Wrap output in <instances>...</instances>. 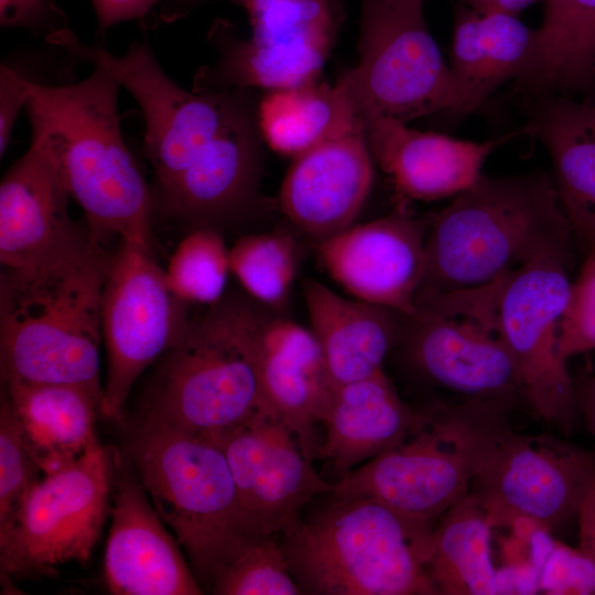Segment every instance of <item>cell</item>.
I'll list each match as a JSON object with an SVG mask.
<instances>
[{"label": "cell", "instance_id": "6da1fadb", "mask_svg": "<svg viewBox=\"0 0 595 595\" xmlns=\"http://www.w3.org/2000/svg\"><path fill=\"white\" fill-rule=\"evenodd\" d=\"M26 84L31 139L55 159L84 212L90 242L107 247L117 238L150 246L152 187L121 131L120 84L99 67L75 84Z\"/></svg>", "mask_w": 595, "mask_h": 595}, {"label": "cell", "instance_id": "7a4b0ae2", "mask_svg": "<svg viewBox=\"0 0 595 595\" xmlns=\"http://www.w3.org/2000/svg\"><path fill=\"white\" fill-rule=\"evenodd\" d=\"M573 239L551 174H482L434 219L416 293L490 283Z\"/></svg>", "mask_w": 595, "mask_h": 595}, {"label": "cell", "instance_id": "3957f363", "mask_svg": "<svg viewBox=\"0 0 595 595\" xmlns=\"http://www.w3.org/2000/svg\"><path fill=\"white\" fill-rule=\"evenodd\" d=\"M271 314L248 294L209 305L153 365L137 418L216 443L255 418L264 410L257 343Z\"/></svg>", "mask_w": 595, "mask_h": 595}, {"label": "cell", "instance_id": "277c9868", "mask_svg": "<svg viewBox=\"0 0 595 595\" xmlns=\"http://www.w3.org/2000/svg\"><path fill=\"white\" fill-rule=\"evenodd\" d=\"M436 521L367 498L336 497L282 533L302 594L435 595L428 563Z\"/></svg>", "mask_w": 595, "mask_h": 595}, {"label": "cell", "instance_id": "5b68a950", "mask_svg": "<svg viewBox=\"0 0 595 595\" xmlns=\"http://www.w3.org/2000/svg\"><path fill=\"white\" fill-rule=\"evenodd\" d=\"M111 257L93 245L54 268L1 270V380L79 385L102 396L101 298Z\"/></svg>", "mask_w": 595, "mask_h": 595}, {"label": "cell", "instance_id": "8992f818", "mask_svg": "<svg viewBox=\"0 0 595 595\" xmlns=\"http://www.w3.org/2000/svg\"><path fill=\"white\" fill-rule=\"evenodd\" d=\"M126 451L203 591L210 588L220 570L266 536L245 508L218 443L137 418Z\"/></svg>", "mask_w": 595, "mask_h": 595}, {"label": "cell", "instance_id": "52a82bcc", "mask_svg": "<svg viewBox=\"0 0 595 595\" xmlns=\"http://www.w3.org/2000/svg\"><path fill=\"white\" fill-rule=\"evenodd\" d=\"M508 405L483 399L432 401L416 408L408 434L335 484L336 497L367 498L436 521L468 494L512 432Z\"/></svg>", "mask_w": 595, "mask_h": 595}, {"label": "cell", "instance_id": "ba28073f", "mask_svg": "<svg viewBox=\"0 0 595 595\" xmlns=\"http://www.w3.org/2000/svg\"><path fill=\"white\" fill-rule=\"evenodd\" d=\"M509 273L479 286L418 292L393 350L419 378L463 399L524 403L500 320Z\"/></svg>", "mask_w": 595, "mask_h": 595}, {"label": "cell", "instance_id": "9c48e42d", "mask_svg": "<svg viewBox=\"0 0 595 595\" xmlns=\"http://www.w3.org/2000/svg\"><path fill=\"white\" fill-rule=\"evenodd\" d=\"M208 0H165L161 20L173 22ZM247 13L251 36L239 40L227 22L210 39L220 51L213 68L198 71L193 88L270 90L317 82L343 18L340 0H229Z\"/></svg>", "mask_w": 595, "mask_h": 595}, {"label": "cell", "instance_id": "30bf717a", "mask_svg": "<svg viewBox=\"0 0 595 595\" xmlns=\"http://www.w3.org/2000/svg\"><path fill=\"white\" fill-rule=\"evenodd\" d=\"M359 61L343 75L359 113L408 122L453 112L457 89L429 31L423 0H364Z\"/></svg>", "mask_w": 595, "mask_h": 595}, {"label": "cell", "instance_id": "8fae6325", "mask_svg": "<svg viewBox=\"0 0 595 595\" xmlns=\"http://www.w3.org/2000/svg\"><path fill=\"white\" fill-rule=\"evenodd\" d=\"M188 303L167 285L151 246L122 240L112 257L101 298V333L108 358L100 414L123 422L139 377L191 327Z\"/></svg>", "mask_w": 595, "mask_h": 595}, {"label": "cell", "instance_id": "7c38bea8", "mask_svg": "<svg viewBox=\"0 0 595 595\" xmlns=\"http://www.w3.org/2000/svg\"><path fill=\"white\" fill-rule=\"evenodd\" d=\"M113 473V456L96 439L76 461L36 480L0 547L2 575L48 576L69 562L84 565L107 516Z\"/></svg>", "mask_w": 595, "mask_h": 595}, {"label": "cell", "instance_id": "4fadbf2b", "mask_svg": "<svg viewBox=\"0 0 595 595\" xmlns=\"http://www.w3.org/2000/svg\"><path fill=\"white\" fill-rule=\"evenodd\" d=\"M573 253L548 251L509 273L500 299L505 337L519 372L524 404L567 435L577 412L574 379L558 350Z\"/></svg>", "mask_w": 595, "mask_h": 595}, {"label": "cell", "instance_id": "5bb4252c", "mask_svg": "<svg viewBox=\"0 0 595 595\" xmlns=\"http://www.w3.org/2000/svg\"><path fill=\"white\" fill-rule=\"evenodd\" d=\"M595 479V457L551 434L511 432L468 493L482 505L491 528L526 521L542 530L577 517Z\"/></svg>", "mask_w": 595, "mask_h": 595}, {"label": "cell", "instance_id": "9a60e30c", "mask_svg": "<svg viewBox=\"0 0 595 595\" xmlns=\"http://www.w3.org/2000/svg\"><path fill=\"white\" fill-rule=\"evenodd\" d=\"M55 159L32 140L0 184L2 269L35 271L84 257L93 247L87 225L74 221L71 199Z\"/></svg>", "mask_w": 595, "mask_h": 595}, {"label": "cell", "instance_id": "2e32d148", "mask_svg": "<svg viewBox=\"0 0 595 595\" xmlns=\"http://www.w3.org/2000/svg\"><path fill=\"white\" fill-rule=\"evenodd\" d=\"M218 444L245 508L266 536L288 531L316 495L335 488L314 469L296 434L267 410Z\"/></svg>", "mask_w": 595, "mask_h": 595}, {"label": "cell", "instance_id": "e0dca14e", "mask_svg": "<svg viewBox=\"0 0 595 595\" xmlns=\"http://www.w3.org/2000/svg\"><path fill=\"white\" fill-rule=\"evenodd\" d=\"M425 240L422 223L400 205L321 241L316 251L324 270L353 298L409 315L424 272Z\"/></svg>", "mask_w": 595, "mask_h": 595}, {"label": "cell", "instance_id": "ac0fdd59", "mask_svg": "<svg viewBox=\"0 0 595 595\" xmlns=\"http://www.w3.org/2000/svg\"><path fill=\"white\" fill-rule=\"evenodd\" d=\"M113 456L111 527L104 574L116 595L204 594L176 538L163 526L129 459Z\"/></svg>", "mask_w": 595, "mask_h": 595}, {"label": "cell", "instance_id": "d6986e66", "mask_svg": "<svg viewBox=\"0 0 595 595\" xmlns=\"http://www.w3.org/2000/svg\"><path fill=\"white\" fill-rule=\"evenodd\" d=\"M372 160L364 129L307 150L282 182L281 212L315 245L349 228L370 192Z\"/></svg>", "mask_w": 595, "mask_h": 595}, {"label": "cell", "instance_id": "ffe728a7", "mask_svg": "<svg viewBox=\"0 0 595 595\" xmlns=\"http://www.w3.org/2000/svg\"><path fill=\"white\" fill-rule=\"evenodd\" d=\"M359 115L371 156L392 178L400 205L458 195L483 174L491 152L516 136L472 141L415 130L374 113Z\"/></svg>", "mask_w": 595, "mask_h": 595}, {"label": "cell", "instance_id": "44dd1931", "mask_svg": "<svg viewBox=\"0 0 595 595\" xmlns=\"http://www.w3.org/2000/svg\"><path fill=\"white\" fill-rule=\"evenodd\" d=\"M257 368L264 410L283 421L313 459L322 423L337 386L311 328L273 313L257 343Z\"/></svg>", "mask_w": 595, "mask_h": 595}, {"label": "cell", "instance_id": "7402d4cb", "mask_svg": "<svg viewBox=\"0 0 595 595\" xmlns=\"http://www.w3.org/2000/svg\"><path fill=\"white\" fill-rule=\"evenodd\" d=\"M523 131L548 151L573 237L588 249L595 245V101L536 96Z\"/></svg>", "mask_w": 595, "mask_h": 595}, {"label": "cell", "instance_id": "603a6c76", "mask_svg": "<svg viewBox=\"0 0 595 595\" xmlns=\"http://www.w3.org/2000/svg\"><path fill=\"white\" fill-rule=\"evenodd\" d=\"M303 296L311 329L336 386L383 370V361L399 340L407 314L344 298L313 279L303 282Z\"/></svg>", "mask_w": 595, "mask_h": 595}, {"label": "cell", "instance_id": "cb8c5ba5", "mask_svg": "<svg viewBox=\"0 0 595 595\" xmlns=\"http://www.w3.org/2000/svg\"><path fill=\"white\" fill-rule=\"evenodd\" d=\"M416 419V410L398 394L383 370L337 386L322 421L324 441L316 457L339 479L397 445Z\"/></svg>", "mask_w": 595, "mask_h": 595}, {"label": "cell", "instance_id": "d4e9b609", "mask_svg": "<svg viewBox=\"0 0 595 595\" xmlns=\"http://www.w3.org/2000/svg\"><path fill=\"white\" fill-rule=\"evenodd\" d=\"M533 39L534 30L517 15L458 7L448 62L457 89L452 113L474 112L502 84L519 79L530 60Z\"/></svg>", "mask_w": 595, "mask_h": 595}, {"label": "cell", "instance_id": "484cf974", "mask_svg": "<svg viewBox=\"0 0 595 595\" xmlns=\"http://www.w3.org/2000/svg\"><path fill=\"white\" fill-rule=\"evenodd\" d=\"M32 461L47 475L84 454L96 437L102 396L79 385L1 380Z\"/></svg>", "mask_w": 595, "mask_h": 595}, {"label": "cell", "instance_id": "4316f807", "mask_svg": "<svg viewBox=\"0 0 595 595\" xmlns=\"http://www.w3.org/2000/svg\"><path fill=\"white\" fill-rule=\"evenodd\" d=\"M515 83L533 97L595 88V0H544L530 60Z\"/></svg>", "mask_w": 595, "mask_h": 595}, {"label": "cell", "instance_id": "83f0119b", "mask_svg": "<svg viewBox=\"0 0 595 595\" xmlns=\"http://www.w3.org/2000/svg\"><path fill=\"white\" fill-rule=\"evenodd\" d=\"M261 137L275 152L293 159L325 142L364 129L346 85L339 80L270 90L257 110Z\"/></svg>", "mask_w": 595, "mask_h": 595}, {"label": "cell", "instance_id": "f1b7e54d", "mask_svg": "<svg viewBox=\"0 0 595 595\" xmlns=\"http://www.w3.org/2000/svg\"><path fill=\"white\" fill-rule=\"evenodd\" d=\"M491 529L485 509L469 493L442 515L428 563L437 594H499L489 550Z\"/></svg>", "mask_w": 595, "mask_h": 595}, {"label": "cell", "instance_id": "f546056e", "mask_svg": "<svg viewBox=\"0 0 595 595\" xmlns=\"http://www.w3.org/2000/svg\"><path fill=\"white\" fill-rule=\"evenodd\" d=\"M301 253L299 240L286 229L248 234L229 248L230 271L251 299L282 314L299 272Z\"/></svg>", "mask_w": 595, "mask_h": 595}, {"label": "cell", "instance_id": "4dcf8cb0", "mask_svg": "<svg viewBox=\"0 0 595 595\" xmlns=\"http://www.w3.org/2000/svg\"><path fill=\"white\" fill-rule=\"evenodd\" d=\"M229 273V248L212 227L190 229L164 270L167 285L178 299L208 306L226 294Z\"/></svg>", "mask_w": 595, "mask_h": 595}, {"label": "cell", "instance_id": "1f68e13d", "mask_svg": "<svg viewBox=\"0 0 595 595\" xmlns=\"http://www.w3.org/2000/svg\"><path fill=\"white\" fill-rule=\"evenodd\" d=\"M275 536L250 544L215 576L216 595H300L302 591L289 567Z\"/></svg>", "mask_w": 595, "mask_h": 595}, {"label": "cell", "instance_id": "d6a6232c", "mask_svg": "<svg viewBox=\"0 0 595 595\" xmlns=\"http://www.w3.org/2000/svg\"><path fill=\"white\" fill-rule=\"evenodd\" d=\"M24 445L6 393L0 402V547L11 537L29 493L41 477Z\"/></svg>", "mask_w": 595, "mask_h": 595}, {"label": "cell", "instance_id": "836d02e7", "mask_svg": "<svg viewBox=\"0 0 595 595\" xmlns=\"http://www.w3.org/2000/svg\"><path fill=\"white\" fill-rule=\"evenodd\" d=\"M558 350L565 360L595 350V245L586 249L577 277L571 282L559 326Z\"/></svg>", "mask_w": 595, "mask_h": 595}, {"label": "cell", "instance_id": "e575fe53", "mask_svg": "<svg viewBox=\"0 0 595 595\" xmlns=\"http://www.w3.org/2000/svg\"><path fill=\"white\" fill-rule=\"evenodd\" d=\"M554 594H595V562L580 548H553L540 582Z\"/></svg>", "mask_w": 595, "mask_h": 595}, {"label": "cell", "instance_id": "d590c367", "mask_svg": "<svg viewBox=\"0 0 595 595\" xmlns=\"http://www.w3.org/2000/svg\"><path fill=\"white\" fill-rule=\"evenodd\" d=\"M0 24L28 29L44 40L68 29L66 15L53 0H0Z\"/></svg>", "mask_w": 595, "mask_h": 595}, {"label": "cell", "instance_id": "8d00e7d4", "mask_svg": "<svg viewBox=\"0 0 595 595\" xmlns=\"http://www.w3.org/2000/svg\"><path fill=\"white\" fill-rule=\"evenodd\" d=\"M28 78L6 65L0 67V155L8 148L18 115L25 107Z\"/></svg>", "mask_w": 595, "mask_h": 595}, {"label": "cell", "instance_id": "74e56055", "mask_svg": "<svg viewBox=\"0 0 595 595\" xmlns=\"http://www.w3.org/2000/svg\"><path fill=\"white\" fill-rule=\"evenodd\" d=\"M99 31L134 20H143L160 0H90Z\"/></svg>", "mask_w": 595, "mask_h": 595}, {"label": "cell", "instance_id": "f35d334b", "mask_svg": "<svg viewBox=\"0 0 595 595\" xmlns=\"http://www.w3.org/2000/svg\"><path fill=\"white\" fill-rule=\"evenodd\" d=\"M580 549L595 562V479L577 512Z\"/></svg>", "mask_w": 595, "mask_h": 595}, {"label": "cell", "instance_id": "ab89813d", "mask_svg": "<svg viewBox=\"0 0 595 595\" xmlns=\"http://www.w3.org/2000/svg\"><path fill=\"white\" fill-rule=\"evenodd\" d=\"M577 410H581L591 432L595 435V375L585 374L574 379Z\"/></svg>", "mask_w": 595, "mask_h": 595}, {"label": "cell", "instance_id": "60d3db41", "mask_svg": "<svg viewBox=\"0 0 595 595\" xmlns=\"http://www.w3.org/2000/svg\"><path fill=\"white\" fill-rule=\"evenodd\" d=\"M496 0H463L464 4L477 11H490Z\"/></svg>", "mask_w": 595, "mask_h": 595}]
</instances>
